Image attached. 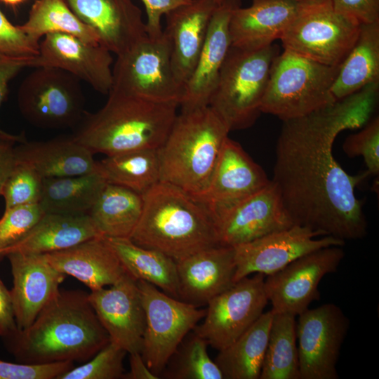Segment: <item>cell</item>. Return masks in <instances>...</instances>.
Instances as JSON below:
<instances>
[{
    "label": "cell",
    "mask_w": 379,
    "mask_h": 379,
    "mask_svg": "<svg viewBox=\"0 0 379 379\" xmlns=\"http://www.w3.org/2000/svg\"><path fill=\"white\" fill-rule=\"evenodd\" d=\"M379 82L333 104L283 121L271 180L295 225L345 241L363 239L367 221L356 187L369 175L348 174L333 154L338 134L364 126L378 100Z\"/></svg>",
    "instance_id": "1"
},
{
    "label": "cell",
    "mask_w": 379,
    "mask_h": 379,
    "mask_svg": "<svg viewBox=\"0 0 379 379\" xmlns=\"http://www.w3.org/2000/svg\"><path fill=\"white\" fill-rule=\"evenodd\" d=\"M18 362L84 363L109 343L89 300L80 290H60L26 328L4 339Z\"/></svg>",
    "instance_id": "2"
},
{
    "label": "cell",
    "mask_w": 379,
    "mask_h": 379,
    "mask_svg": "<svg viewBox=\"0 0 379 379\" xmlns=\"http://www.w3.org/2000/svg\"><path fill=\"white\" fill-rule=\"evenodd\" d=\"M105 105L85 112L73 135L93 154L107 156L159 149L176 118L179 105L159 102L111 89Z\"/></svg>",
    "instance_id": "3"
},
{
    "label": "cell",
    "mask_w": 379,
    "mask_h": 379,
    "mask_svg": "<svg viewBox=\"0 0 379 379\" xmlns=\"http://www.w3.org/2000/svg\"><path fill=\"white\" fill-rule=\"evenodd\" d=\"M142 212L130 239L175 261L219 246L215 222L204 204L160 181L142 194Z\"/></svg>",
    "instance_id": "4"
},
{
    "label": "cell",
    "mask_w": 379,
    "mask_h": 379,
    "mask_svg": "<svg viewBox=\"0 0 379 379\" xmlns=\"http://www.w3.org/2000/svg\"><path fill=\"white\" fill-rule=\"evenodd\" d=\"M230 132L209 105L181 111L159 149L161 181L199 199L208 189Z\"/></svg>",
    "instance_id": "5"
},
{
    "label": "cell",
    "mask_w": 379,
    "mask_h": 379,
    "mask_svg": "<svg viewBox=\"0 0 379 379\" xmlns=\"http://www.w3.org/2000/svg\"><path fill=\"white\" fill-rule=\"evenodd\" d=\"M338 69L284 49L272 62L261 112L284 121L333 104L331 88Z\"/></svg>",
    "instance_id": "6"
},
{
    "label": "cell",
    "mask_w": 379,
    "mask_h": 379,
    "mask_svg": "<svg viewBox=\"0 0 379 379\" xmlns=\"http://www.w3.org/2000/svg\"><path fill=\"white\" fill-rule=\"evenodd\" d=\"M279 53L274 44L258 50L231 46L208 105L230 131L251 127L262 113L271 66Z\"/></svg>",
    "instance_id": "7"
},
{
    "label": "cell",
    "mask_w": 379,
    "mask_h": 379,
    "mask_svg": "<svg viewBox=\"0 0 379 379\" xmlns=\"http://www.w3.org/2000/svg\"><path fill=\"white\" fill-rule=\"evenodd\" d=\"M361 25L335 12L331 0L298 2L280 40L284 49L329 66H340L356 42Z\"/></svg>",
    "instance_id": "8"
},
{
    "label": "cell",
    "mask_w": 379,
    "mask_h": 379,
    "mask_svg": "<svg viewBox=\"0 0 379 379\" xmlns=\"http://www.w3.org/2000/svg\"><path fill=\"white\" fill-rule=\"evenodd\" d=\"M112 76L111 89L152 101L180 106L185 95V85L173 71L171 42L164 31L157 38L147 35L117 55Z\"/></svg>",
    "instance_id": "9"
},
{
    "label": "cell",
    "mask_w": 379,
    "mask_h": 379,
    "mask_svg": "<svg viewBox=\"0 0 379 379\" xmlns=\"http://www.w3.org/2000/svg\"><path fill=\"white\" fill-rule=\"evenodd\" d=\"M35 68L18 90V103L22 116L31 124L42 128L77 126L85 114L79 79L58 68Z\"/></svg>",
    "instance_id": "10"
},
{
    "label": "cell",
    "mask_w": 379,
    "mask_h": 379,
    "mask_svg": "<svg viewBox=\"0 0 379 379\" xmlns=\"http://www.w3.org/2000/svg\"><path fill=\"white\" fill-rule=\"evenodd\" d=\"M137 283L145 314L140 354L159 376L186 335L204 318L206 310L170 296L147 281Z\"/></svg>",
    "instance_id": "11"
},
{
    "label": "cell",
    "mask_w": 379,
    "mask_h": 379,
    "mask_svg": "<svg viewBox=\"0 0 379 379\" xmlns=\"http://www.w3.org/2000/svg\"><path fill=\"white\" fill-rule=\"evenodd\" d=\"M297 317L300 379H338L337 364L349 319L331 302L308 308Z\"/></svg>",
    "instance_id": "12"
},
{
    "label": "cell",
    "mask_w": 379,
    "mask_h": 379,
    "mask_svg": "<svg viewBox=\"0 0 379 379\" xmlns=\"http://www.w3.org/2000/svg\"><path fill=\"white\" fill-rule=\"evenodd\" d=\"M264 282L260 273L236 281L208 301L204 321L193 331L218 351L229 346L263 313L268 302Z\"/></svg>",
    "instance_id": "13"
},
{
    "label": "cell",
    "mask_w": 379,
    "mask_h": 379,
    "mask_svg": "<svg viewBox=\"0 0 379 379\" xmlns=\"http://www.w3.org/2000/svg\"><path fill=\"white\" fill-rule=\"evenodd\" d=\"M342 247L315 250L268 275L264 286L273 312L297 317L319 300V284L324 277L337 271L345 257Z\"/></svg>",
    "instance_id": "14"
},
{
    "label": "cell",
    "mask_w": 379,
    "mask_h": 379,
    "mask_svg": "<svg viewBox=\"0 0 379 379\" xmlns=\"http://www.w3.org/2000/svg\"><path fill=\"white\" fill-rule=\"evenodd\" d=\"M317 236L321 235L309 227L294 225L234 246V281L254 273L272 274L312 251L345 244L344 241L331 236L314 239Z\"/></svg>",
    "instance_id": "15"
},
{
    "label": "cell",
    "mask_w": 379,
    "mask_h": 379,
    "mask_svg": "<svg viewBox=\"0 0 379 379\" xmlns=\"http://www.w3.org/2000/svg\"><path fill=\"white\" fill-rule=\"evenodd\" d=\"M112 53L100 44L64 33L46 34L39 41V53L27 67H55L88 83L96 91L108 94L113 83Z\"/></svg>",
    "instance_id": "16"
},
{
    "label": "cell",
    "mask_w": 379,
    "mask_h": 379,
    "mask_svg": "<svg viewBox=\"0 0 379 379\" xmlns=\"http://www.w3.org/2000/svg\"><path fill=\"white\" fill-rule=\"evenodd\" d=\"M138 280L128 272L109 288L88 293V300L109 342L127 354L141 352L145 314Z\"/></svg>",
    "instance_id": "17"
},
{
    "label": "cell",
    "mask_w": 379,
    "mask_h": 379,
    "mask_svg": "<svg viewBox=\"0 0 379 379\" xmlns=\"http://www.w3.org/2000/svg\"><path fill=\"white\" fill-rule=\"evenodd\" d=\"M295 223L270 182L220 214L215 220L219 246L234 247Z\"/></svg>",
    "instance_id": "18"
},
{
    "label": "cell",
    "mask_w": 379,
    "mask_h": 379,
    "mask_svg": "<svg viewBox=\"0 0 379 379\" xmlns=\"http://www.w3.org/2000/svg\"><path fill=\"white\" fill-rule=\"evenodd\" d=\"M270 180L241 145L227 137L208 189L197 200L206 205L215 222L220 214L263 189Z\"/></svg>",
    "instance_id": "19"
},
{
    "label": "cell",
    "mask_w": 379,
    "mask_h": 379,
    "mask_svg": "<svg viewBox=\"0 0 379 379\" xmlns=\"http://www.w3.org/2000/svg\"><path fill=\"white\" fill-rule=\"evenodd\" d=\"M11 291L18 329L27 328L41 310L58 294L66 275L58 271L45 254L10 252Z\"/></svg>",
    "instance_id": "20"
},
{
    "label": "cell",
    "mask_w": 379,
    "mask_h": 379,
    "mask_svg": "<svg viewBox=\"0 0 379 379\" xmlns=\"http://www.w3.org/2000/svg\"><path fill=\"white\" fill-rule=\"evenodd\" d=\"M98 35L100 44L121 55L146 36L142 11L133 0H63Z\"/></svg>",
    "instance_id": "21"
},
{
    "label": "cell",
    "mask_w": 379,
    "mask_h": 379,
    "mask_svg": "<svg viewBox=\"0 0 379 379\" xmlns=\"http://www.w3.org/2000/svg\"><path fill=\"white\" fill-rule=\"evenodd\" d=\"M178 299L200 306L234 283V247L215 246L176 261Z\"/></svg>",
    "instance_id": "22"
},
{
    "label": "cell",
    "mask_w": 379,
    "mask_h": 379,
    "mask_svg": "<svg viewBox=\"0 0 379 379\" xmlns=\"http://www.w3.org/2000/svg\"><path fill=\"white\" fill-rule=\"evenodd\" d=\"M241 6V0H222L213 13L198 61L185 86L181 111L208 106L232 46L230 21L234 11Z\"/></svg>",
    "instance_id": "23"
},
{
    "label": "cell",
    "mask_w": 379,
    "mask_h": 379,
    "mask_svg": "<svg viewBox=\"0 0 379 379\" xmlns=\"http://www.w3.org/2000/svg\"><path fill=\"white\" fill-rule=\"evenodd\" d=\"M222 1L192 0L165 15L164 32L171 42L173 71L185 86L198 61L213 14Z\"/></svg>",
    "instance_id": "24"
},
{
    "label": "cell",
    "mask_w": 379,
    "mask_h": 379,
    "mask_svg": "<svg viewBox=\"0 0 379 379\" xmlns=\"http://www.w3.org/2000/svg\"><path fill=\"white\" fill-rule=\"evenodd\" d=\"M45 255L58 271L76 278L91 291L110 286L127 272L103 236Z\"/></svg>",
    "instance_id": "25"
},
{
    "label": "cell",
    "mask_w": 379,
    "mask_h": 379,
    "mask_svg": "<svg viewBox=\"0 0 379 379\" xmlns=\"http://www.w3.org/2000/svg\"><path fill=\"white\" fill-rule=\"evenodd\" d=\"M298 4L290 0H253L250 6L237 8L229 25L232 46L258 50L273 44L293 20Z\"/></svg>",
    "instance_id": "26"
},
{
    "label": "cell",
    "mask_w": 379,
    "mask_h": 379,
    "mask_svg": "<svg viewBox=\"0 0 379 379\" xmlns=\"http://www.w3.org/2000/svg\"><path fill=\"white\" fill-rule=\"evenodd\" d=\"M16 162L27 164L43 178L82 175L98 171L93 154L72 135L15 146Z\"/></svg>",
    "instance_id": "27"
},
{
    "label": "cell",
    "mask_w": 379,
    "mask_h": 379,
    "mask_svg": "<svg viewBox=\"0 0 379 379\" xmlns=\"http://www.w3.org/2000/svg\"><path fill=\"white\" fill-rule=\"evenodd\" d=\"M98 236L102 235L88 214L44 213L29 232L7 249L3 257L10 252L46 254L70 248Z\"/></svg>",
    "instance_id": "28"
},
{
    "label": "cell",
    "mask_w": 379,
    "mask_h": 379,
    "mask_svg": "<svg viewBox=\"0 0 379 379\" xmlns=\"http://www.w3.org/2000/svg\"><path fill=\"white\" fill-rule=\"evenodd\" d=\"M379 82V22L361 25L359 36L339 66L331 93L335 100Z\"/></svg>",
    "instance_id": "29"
},
{
    "label": "cell",
    "mask_w": 379,
    "mask_h": 379,
    "mask_svg": "<svg viewBox=\"0 0 379 379\" xmlns=\"http://www.w3.org/2000/svg\"><path fill=\"white\" fill-rule=\"evenodd\" d=\"M263 312L237 339L219 350L214 361L223 379H259L274 317Z\"/></svg>",
    "instance_id": "30"
},
{
    "label": "cell",
    "mask_w": 379,
    "mask_h": 379,
    "mask_svg": "<svg viewBox=\"0 0 379 379\" xmlns=\"http://www.w3.org/2000/svg\"><path fill=\"white\" fill-rule=\"evenodd\" d=\"M107 183L98 171L43 178L39 204L44 213L88 214Z\"/></svg>",
    "instance_id": "31"
},
{
    "label": "cell",
    "mask_w": 379,
    "mask_h": 379,
    "mask_svg": "<svg viewBox=\"0 0 379 379\" xmlns=\"http://www.w3.org/2000/svg\"><path fill=\"white\" fill-rule=\"evenodd\" d=\"M142 208V194L107 182L88 214L102 236L130 238Z\"/></svg>",
    "instance_id": "32"
},
{
    "label": "cell",
    "mask_w": 379,
    "mask_h": 379,
    "mask_svg": "<svg viewBox=\"0 0 379 379\" xmlns=\"http://www.w3.org/2000/svg\"><path fill=\"white\" fill-rule=\"evenodd\" d=\"M105 238L133 277L152 284L168 295L178 298L176 261L157 250L140 246L129 238Z\"/></svg>",
    "instance_id": "33"
},
{
    "label": "cell",
    "mask_w": 379,
    "mask_h": 379,
    "mask_svg": "<svg viewBox=\"0 0 379 379\" xmlns=\"http://www.w3.org/2000/svg\"><path fill=\"white\" fill-rule=\"evenodd\" d=\"M108 183L143 194L161 181L159 149H144L107 156L97 161Z\"/></svg>",
    "instance_id": "34"
},
{
    "label": "cell",
    "mask_w": 379,
    "mask_h": 379,
    "mask_svg": "<svg viewBox=\"0 0 379 379\" xmlns=\"http://www.w3.org/2000/svg\"><path fill=\"white\" fill-rule=\"evenodd\" d=\"M259 379H300L295 316L274 313Z\"/></svg>",
    "instance_id": "35"
},
{
    "label": "cell",
    "mask_w": 379,
    "mask_h": 379,
    "mask_svg": "<svg viewBox=\"0 0 379 379\" xmlns=\"http://www.w3.org/2000/svg\"><path fill=\"white\" fill-rule=\"evenodd\" d=\"M19 27L27 36L38 41L48 34L64 33L100 44L95 32L81 21L63 0H36L27 21Z\"/></svg>",
    "instance_id": "36"
},
{
    "label": "cell",
    "mask_w": 379,
    "mask_h": 379,
    "mask_svg": "<svg viewBox=\"0 0 379 379\" xmlns=\"http://www.w3.org/2000/svg\"><path fill=\"white\" fill-rule=\"evenodd\" d=\"M173 356V367L168 375L173 379H223V375L207 352V342L194 332L181 343Z\"/></svg>",
    "instance_id": "37"
},
{
    "label": "cell",
    "mask_w": 379,
    "mask_h": 379,
    "mask_svg": "<svg viewBox=\"0 0 379 379\" xmlns=\"http://www.w3.org/2000/svg\"><path fill=\"white\" fill-rule=\"evenodd\" d=\"M127 352L112 343H107L91 359L74 366L58 379H119L124 378V359Z\"/></svg>",
    "instance_id": "38"
},
{
    "label": "cell",
    "mask_w": 379,
    "mask_h": 379,
    "mask_svg": "<svg viewBox=\"0 0 379 379\" xmlns=\"http://www.w3.org/2000/svg\"><path fill=\"white\" fill-rule=\"evenodd\" d=\"M44 214L39 203L5 208L0 219V258L26 236Z\"/></svg>",
    "instance_id": "39"
},
{
    "label": "cell",
    "mask_w": 379,
    "mask_h": 379,
    "mask_svg": "<svg viewBox=\"0 0 379 379\" xmlns=\"http://www.w3.org/2000/svg\"><path fill=\"white\" fill-rule=\"evenodd\" d=\"M42 186L43 178L34 168L16 162L3 188L5 208L39 203Z\"/></svg>",
    "instance_id": "40"
},
{
    "label": "cell",
    "mask_w": 379,
    "mask_h": 379,
    "mask_svg": "<svg viewBox=\"0 0 379 379\" xmlns=\"http://www.w3.org/2000/svg\"><path fill=\"white\" fill-rule=\"evenodd\" d=\"M344 152L350 157L361 156L369 175L379 173V117L369 120L359 132L347 137Z\"/></svg>",
    "instance_id": "41"
},
{
    "label": "cell",
    "mask_w": 379,
    "mask_h": 379,
    "mask_svg": "<svg viewBox=\"0 0 379 379\" xmlns=\"http://www.w3.org/2000/svg\"><path fill=\"white\" fill-rule=\"evenodd\" d=\"M39 41L25 34L9 22L0 10V55L25 62L39 53Z\"/></svg>",
    "instance_id": "42"
},
{
    "label": "cell",
    "mask_w": 379,
    "mask_h": 379,
    "mask_svg": "<svg viewBox=\"0 0 379 379\" xmlns=\"http://www.w3.org/2000/svg\"><path fill=\"white\" fill-rule=\"evenodd\" d=\"M74 366L72 361L29 364L0 359V379H58Z\"/></svg>",
    "instance_id": "43"
},
{
    "label": "cell",
    "mask_w": 379,
    "mask_h": 379,
    "mask_svg": "<svg viewBox=\"0 0 379 379\" xmlns=\"http://www.w3.org/2000/svg\"><path fill=\"white\" fill-rule=\"evenodd\" d=\"M335 12L360 25L379 22V0H331Z\"/></svg>",
    "instance_id": "44"
},
{
    "label": "cell",
    "mask_w": 379,
    "mask_h": 379,
    "mask_svg": "<svg viewBox=\"0 0 379 379\" xmlns=\"http://www.w3.org/2000/svg\"><path fill=\"white\" fill-rule=\"evenodd\" d=\"M146 9L147 20L145 23L147 34L152 38H157L163 34L161 19L168 12L192 0H142Z\"/></svg>",
    "instance_id": "45"
},
{
    "label": "cell",
    "mask_w": 379,
    "mask_h": 379,
    "mask_svg": "<svg viewBox=\"0 0 379 379\" xmlns=\"http://www.w3.org/2000/svg\"><path fill=\"white\" fill-rule=\"evenodd\" d=\"M26 141L23 133L14 138L0 137V196L2 195L6 181L16 164L15 144Z\"/></svg>",
    "instance_id": "46"
},
{
    "label": "cell",
    "mask_w": 379,
    "mask_h": 379,
    "mask_svg": "<svg viewBox=\"0 0 379 379\" xmlns=\"http://www.w3.org/2000/svg\"><path fill=\"white\" fill-rule=\"evenodd\" d=\"M17 330L11 291L0 279V336L4 339Z\"/></svg>",
    "instance_id": "47"
},
{
    "label": "cell",
    "mask_w": 379,
    "mask_h": 379,
    "mask_svg": "<svg viewBox=\"0 0 379 379\" xmlns=\"http://www.w3.org/2000/svg\"><path fill=\"white\" fill-rule=\"evenodd\" d=\"M24 67H26L25 62L0 55V107L6 98L10 81ZM18 135L8 133L0 128V137L13 138Z\"/></svg>",
    "instance_id": "48"
},
{
    "label": "cell",
    "mask_w": 379,
    "mask_h": 379,
    "mask_svg": "<svg viewBox=\"0 0 379 379\" xmlns=\"http://www.w3.org/2000/svg\"><path fill=\"white\" fill-rule=\"evenodd\" d=\"M130 371L125 373V379H157L154 374L145 364L140 352L129 354Z\"/></svg>",
    "instance_id": "49"
},
{
    "label": "cell",
    "mask_w": 379,
    "mask_h": 379,
    "mask_svg": "<svg viewBox=\"0 0 379 379\" xmlns=\"http://www.w3.org/2000/svg\"><path fill=\"white\" fill-rule=\"evenodd\" d=\"M0 1H1L2 2H4V4L7 5L13 6H16L22 3L25 0H0Z\"/></svg>",
    "instance_id": "50"
},
{
    "label": "cell",
    "mask_w": 379,
    "mask_h": 379,
    "mask_svg": "<svg viewBox=\"0 0 379 379\" xmlns=\"http://www.w3.org/2000/svg\"><path fill=\"white\" fill-rule=\"evenodd\" d=\"M290 1H296V2H300V1H308V0H290Z\"/></svg>",
    "instance_id": "51"
},
{
    "label": "cell",
    "mask_w": 379,
    "mask_h": 379,
    "mask_svg": "<svg viewBox=\"0 0 379 379\" xmlns=\"http://www.w3.org/2000/svg\"><path fill=\"white\" fill-rule=\"evenodd\" d=\"M220 1H222V0H220Z\"/></svg>",
    "instance_id": "52"
}]
</instances>
